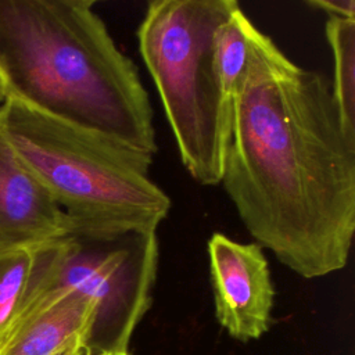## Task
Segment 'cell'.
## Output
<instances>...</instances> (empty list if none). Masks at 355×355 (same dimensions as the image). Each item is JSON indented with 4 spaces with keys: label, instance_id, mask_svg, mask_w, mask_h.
Returning a JSON list of instances; mask_svg holds the SVG:
<instances>
[{
    "label": "cell",
    "instance_id": "obj_1",
    "mask_svg": "<svg viewBox=\"0 0 355 355\" xmlns=\"http://www.w3.org/2000/svg\"><path fill=\"white\" fill-rule=\"evenodd\" d=\"M220 183L262 248L305 279L347 266L355 233V141L331 86L259 29L232 104Z\"/></svg>",
    "mask_w": 355,
    "mask_h": 355
},
{
    "label": "cell",
    "instance_id": "obj_2",
    "mask_svg": "<svg viewBox=\"0 0 355 355\" xmlns=\"http://www.w3.org/2000/svg\"><path fill=\"white\" fill-rule=\"evenodd\" d=\"M94 0H0L7 98L155 155L153 107Z\"/></svg>",
    "mask_w": 355,
    "mask_h": 355
},
{
    "label": "cell",
    "instance_id": "obj_3",
    "mask_svg": "<svg viewBox=\"0 0 355 355\" xmlns=\"http://www.w3.org/2000/svg\"><path fill=\"white\" fill-rule=\"evenodd\" d=\"M0 133L73 225L157 230L171 211L148 154L12 98L0 105Z\"/></svg>",
    "mask_w": 355,
    "mask_h": 355
},
{
    "label": "cell",
    "instance_id": "obj_4",
    "mask_svg": "<svg viewBox=\"0 0 355 355\" xmlns=\"http://www.w3.org/2000/svg\"><path fill=\"white\" fill-rule=\"evenodd\" d=\"M237 6L236 0H153L136 32L180 161L202 186L222 178L232 104L216 75L214 36Z\"/></svg>",
    "mask_w": 355,
    "mask_h": 355
},
{
    "label": "cell",
    "instance_id": "obj_5",
    "mask_svg": "<svg viewBox=\"0 0 355 355\" xmlns=\"http://www.w3.org/2000/svg\"><path fill=\"white\" fill-rule=\"evenodd\" d=\"M158 262L157 230L72 223L68 234L37 247L31 288L14 323L42 297L75 291L94 306L85 349L128 351L133 331L151 306Z\"/></svg>",
    "mask_w": 355,
    "mask_h": 355
},
{
    "label": "cell",
    "instance_id": "obj_6",
    "mask_svg": "<svg viewBox=\"0 0 355 355\" xmlns=\"http://www.w3.org/2000/svg\"><path fill=\"white\" fill-rule=\"evenodd\" d=\"M209 282L219 324L236 340L269 330L275 287L263 248L214 233L207 244Z\"/></svg>",
    "mask_w": 355,
    "mask_h": 355
},
{
    "label": "cell",
    "instance_id": "obj_7",
    "mask_svg": "<svg viewBox=\"0 0 355 355\" xmlns=\"http://www.w3.org/2000/svg\"><path fill=\"white\" fill-rule=\"evenodd\" d=\"M72 222L0 133V254L69 233Z\"/></svg>",
    "mask_w": 355,
    "mask_h": 355
},
{
    "label": "cell",
    "instance_id": "obj_8",
    "mask_svg": "<svg viewBox=\"0 0 355 355\" xmlns=\"http://www.w3.org/2000/svg\"><path fill=\"white\" fill-rule=\"evenodd\" d=\"M93 313V304L75 291L50 293L19 316L0 355H57L75 344L83 345Z\"/></svg>",
    "mask_w": 355,
    "mask_h": 355
},
{
    "label": "cell",
    "instance_id": "obj_9",
    "mask_svg": "<svg viewBox=\"0 0 355 355\" xmlns=\"http://www.w3.org/2000/svg\"><path fill=\"white\" fill-rule=\"evenodd\" d=\"M324 32L334 65L331 93L341 126L355 141V19L329 15Z\"/></svg>",
    "mask_w": 355,
    "mask_h": 355
},
{
    "label": "cell",
    "instance_id": "obj_10",
    "mask_svg": "<svg viewBox=\"0 0 355 355\" xmlns=\"http://www.w3.org/2000/svg\"><path fill=\"white\" fill-rule=\"evenodd\" d=\"M258 28L237 6L216 28L214 36V61L220 89L233 104L251 54L254 33Z\"/></svg>",
    "mask_w": 355,
    "mask_h": 355
},
{
    "label": "cell",
    "instance_id": "obj_11",
    "mask_svg": "<svg viewBox=\"0 0 355 355\" xmlns=\"http://www.w3.org/2000/svg\"><path fill=\"white\" fill-rule=\"evenodd\" d=\"M36 252L37 247L0 254V345L28 297Z\"/></svg>",
    "mask_w": 355,
    "mask_h": 355
},
{
    "label": "cell",
    "instance_id": "obj_12",
    "mask_svg": "<svg viewBox=\"0 0 355 355\" xmlns=\"http://www.w3.org/2000/svg\"><path fill=\"white\" fill-rule=\"evenodd\" d=\"M306 6L324 11L327 15L355 19V1L354 0H308Z\"/></svg>",
    "mask_w": 355,
    "mask_h": 355
},
{
    "label": "cell",
    "instance_id": "obj_13",
    "mask_svg": "<svg viewBox=\"0 0 355 355\" xmlns=\"http://www.w3.org/2000/svg\"><path fill=\"white\" fill-rule=\"evenodd\" d=\"M85 352H87V351L85 349V347L82 344H75L69 349H67V351H64L61 354H57V355H83Z\"/></svg>",
    "mask_w": 355,
    "mask_h": 355
},
{
    "label": "cell",
    "instance_id": "obj_14",
    "mask_svg": "<svg viewBox=\"0 0 355 355\" xmlns=\"http://www.w3.org/2000/svg\"><path fill=\"white\" fill-rule=\"evenodd\" d=\"M6 98H7V90H6V85H4V80L0 73V105L6 101Z\"/></svg>",
    "mask_w": 355,
    "mask_h": 355
},
{
    "label": "cell",
    "instance_id": "obj_15",
    "mask_svg": "<svg viewBox=\"0 0 355 355\" xmlns=\"http://www.w3.org/2000/svg\"><path fill=\"white\" fill-rule=\"evenodd\" d=\"M83 355H129V352L128 351H105V352H98V354L85 352Z\"/></svg>",
    "mask_w": 355,
    "mask_h": 355
}]
</instances>
